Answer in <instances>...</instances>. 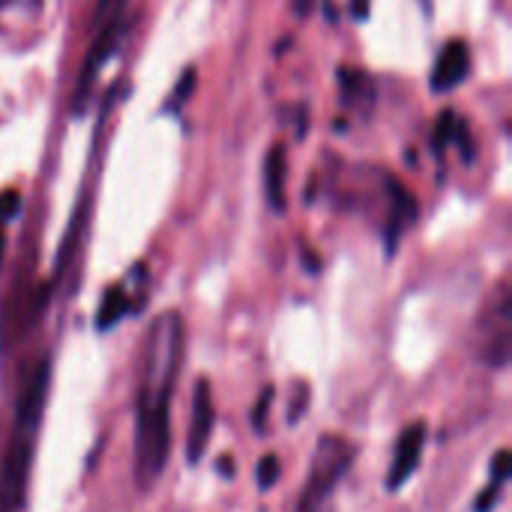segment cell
Listing matches in <instances>:
<instances>
[{
  "label": "cell",
  "instance_id": "obj_1",
  "mask_svg": "<svg viewBox=\"0 0 512 512\" xmlns=\"http://www.w3.org/2000/svg\"><path fill=\"white\" fill-rule=\"evenodd\" d=\"M180 357L183 321L177 312H165L147 339L135 405V483L141 492L159 483L171 453V396L180 378Z\"/></svg>",
  "mask_w": 512,
  "mask_h": 512
},
{
  "label": "cell",
  "instance_id": "obj_2",
  "mask_svg": "<svg viewBox=\"0 0 512 512\" xmlns=\"http://www.w3.org/2000/svg\"><path fill=\"white\" fill-rule=\"evenodd\" d=\"M48 378H51L48 360H39L24 378V387H21L18 405H15L9 447H6L3 468H0V512L24 510L30 462H33V450H36V432H39V420H42L45 396H48Z\"/></svg>",
  "mask_w": 512,
  "mask_h": 512
},
{
  "label": "cell",
  "instance_id": "obj_3",
  "mask_svg": "<svg viewBox=\"0 0 512 512\" xmlns=\"http://www.w3.org/2000/svg\"><path fill=\"white\" fill-rule=\"evenodd\" d=\"M357 459V447L348 438L324 435L315 447L309 477L294 512H333V492L345 480Z\"/></svg>",
  "mask_w": 512,
  "mask_h": 512
},
{
  "label": "cell",
  "instance_id": "obj_4",
  "mask_svg": "<svg viewBox=\"0 0 512 512\" xmlns=\"http://www.w3.org/2000/svg\"><path fill=\"white\" fill-rule=\"evenodd\" d=\"M426 441H429V426L423 420L411 423L399 444H396V456H393V465H390V474H387V492H399L411 477L414 471L420 468V459H423V450H426Z\"/></svg>",
  "mask_w": 512,
  "mask_h": 512
},
{
  "label": "cell",
  "instance_id": "obj_5",
  "mask_svg": "<svg viewBox=\"0 0 512 512\" xmlns=\"http://www.w3.org/2000/svg\"><path fill=\"white\" fill-rule=\"evenodd\" d=\"M213 423H216V411H213V390H210V381L201 378L195 384V396H192V423H189V438H186V456H189V465H198L207 444H210V435H213Z\"/></svg>",
  "mask_w": 512,
  "mask_h": 512
},
{
  "label": "cell",
  "instance_id": "obj_6",
  "mask_svg": "<svg viewBox=\"0 0 512 512\" xmlns=\"http://www.w3.org/2000/svg\"><path fill=\"white\" fill-rule=\"evenodd\" d=\"M468 69H471V51L465 42H450L438 63H435V72H432V90L435 93H447V90H456L465 78H468Z\"/></svg>",
  "mask_w": 512,
  "mask_h": 512
},
{
  "label": "cell",
  "instance_id": "obj_7",
  "mask_svg": "<svg viewBox=\"0 0 512 512\" xmlns=\"http://www.w3.org/2000/svg\"><path fill=\"white\" fill-rule=\"evenodd\" d=\"M285 165H288L285 147L276 144L264 162V186H267V198L276 210H285Z\"/></svg>",
  "mask_w": 512,
  "mask_h": 512
},
{
  "label": "cell",
  "instance_id": "obj_8",
  "mask_svg": "<svg viewBox=\"0 0 512 512\" xmlns=\"http://www.w3.org/2000/svg\"><path fill=\"white\" fill-rule=\"evenodd\" d=\"M129 312V297L123 288H111L105 297H102V306L96 312V327L99 330H111L123 315Z\"/></svg>",
  "mask_w": 512,
  "mask_h": 512
},
{
  "label": "cell",
  "instance_id": "obj_9",
  "mask_svg": "<svg viewBox=\"0 0 512 512\" xmlns=\"http://www.w3.org/2000/svg\"><path fill=\"white\" fill-rule=\"evenodd\" d=\"M387 189H390V198H393V213L402 219V222H411L417 216V201L408 195V189L396 180V177H387Z\"/></svg>",
  "mask_w": 512,
  "mask_h": 512
},
{
  "label": "cell",
  "instance_id": "obj_10",
  "mask_svg": "<svg viewBox=\"0 0 512 512\" xmlns=\"http://www.w3.org/2000/svg\"><path fill=\"white\" fill-rule=\"evenodd\" d=\"M195 84H198V75H195V69H186V72H183V78H180V84H177V87H174V93H171V102H168V108H183V105L189 102V96H192Z\"/></svg>",
  "mask_w": 512,
  "mask_h": 512
},
{
  "label": "cell",
  "instance_id": "obj_11",
  "mask_svg": "<svg viewBox=\"0 0 512 512\" xmlns=\"http://www.w3.org/2000/svg\"><path fill=\"white\" fill-rule=\"evenodd\" d=\"M453 132H456V114H453V111H444V114L438 117V126H435V135H432L435 150H444V147L450 144Z\"/></svg>",
  "mask_w": 512,
  "mask_h": 512
},
{
  "label": "cell",
  "instance_id": "obj_12",
  "mask_svg": "<svg viewBox=\"0 0 512 512\" xmlns=\"http://www.w3.org/2000/svg\"><path fill=\"white\" fill-rule=\"evenodd\" d=\"M276 480H279V456L270 453V456H264L261 465H258V489L267 492V489H273Z\"/></svg>",
  "mask_w": 512,
  "mask_h": 512
},
{
  "label": "cell",
  "instance_id": "obj_13",
  "mask_svg": "<svg viewBox=\"0 0 512 512\" xmlns=\"http://www.w3.org/2000/svg\"><path fill=\"white\" fill-rule=\"evenodd\" d=\"M273 396H276L273 387H267V390L261 393L258 405H255V411H252V426H255V432H264V429H267V408H270Z\"/></svg>",
  "mask_w": 512,
  "mask_h": 512
},
{
  "label": "cell",
  "instance_id": "obj_14",
  "mask_svg": "<svg viewBox=\"0 0 512 512\" xmlns=\"http://www.w3.org/2000/svg\"><path fill=\"white\" fill-rule=\"evenodd\" d=\"M501 486H504V483L492 480V486H486V489L480 492V498H477V504H474V512L495 510V504H498V498H501Z\"/></svg>",
  "mask_w": 512,
  "mask_h": 512
},
{
  "label": "cell",
  "instance_id": "obj_15",
  "mask_svg": "<svg viewBox=\"0 0 512 512\" xmlns=\"http://www.w3.org/2000/svg\"><path fill=\"white\" fill-rule=\"evenodd\" d=\"M18 210H21V195H18L15 189H3V192H0V219H3V222H6V219H15Z\"/></svg>",
  "mask_w": 512,
  "mask_h": 512
},
{
  "label": "cell",
  "instance_id": "obj_16",
  "mask_svg": "<svg viewBox=\"0 0 512 512\" xmlns=\"http://www.w3.org/2000/svg\"><path fill=\"white\" fill-rule=\"evenodd\" d=\"M507 477H510V453L507 450H498L495 453V462H492V480L507 483Z\"/></svg>",
  "mask_w": 512,
  "mask_h": 512
},
{
  "label": "cell",
  "instance_id": "obj_17",
  "mask_svg": "<svg viewBox=\"0 0 512 512\" xmlns=\"http://www.w3.org/2000/svg\"><path fill=\"white\" fill-rule=\"evenodd\" d=\"M369 6H372L369 0H354V3H351V9H354V18H360V21H363V18L369 15Z\"/></svg>",
  "mask_w": 512,
  "mask_h": 512
},
{
  "label": "cell",
  "instance_id": "obj_18",
  "mask_svg": "<svg viewBox=\"0 0 512 512\" xmlns=\"http://www.w3.org/2000/svg\"><path fill=\"white\" fill-rule=\"evenodd\" d=\"M219 471H222V474H228V477H231V459H228V462H225V459H222V462H219Z\"/></svg>",
  "mask_w": 512,
  "mask_h": 512
},
{
  "label": "cell",
  "instance_id": "obj_19",
  "mask_svg": "<svg viewBox=\"0 0 512 512\" xmlns=\"http://www.w3.org/2000/svg\"><path fill=\"white\" fill-rule=\"evenodd\" d=\"M3 252H6V237H3V231H0V261H3Z\"/></svg>",
  "mask_w": 512,
  "mask_h": 512
}]
</instances>
